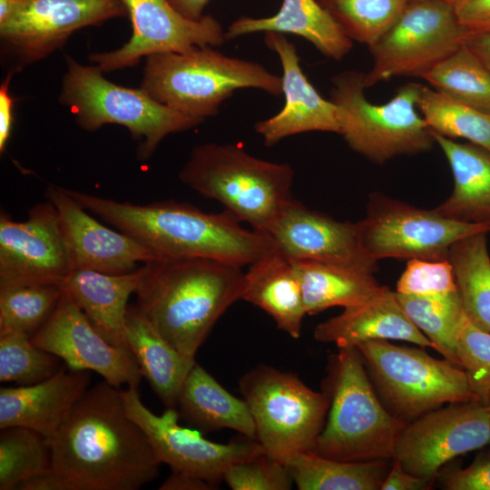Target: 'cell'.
Wrapping results in <instances>:
<instances>
[{
	"instance_id": "ffe728a7",
	"label": "cell",
	"mask_w": 490,
	"mask_h": 490,
	"mask_svg": "<svg viewBox=\"0 0 490 490\" xmlns=\"http://www.w3.org/2000/svg\"><path fill=\"white\" fill-rule=\"evenodd\" d=\"M45 197L58 212L73 270L122 274L159 259L137 240L99 222L65 188L50 184Z\"/></svg>"
},
{
	"instance_id": "5bb4252c",
	"label": "cell",
	"mask_w": 490,
	"mask_h": 490,
	"mask_svg": "<svg viewBox=\"0 0 490 490\" xmlns=\"http://www.w3.org/2000/svg\"><path fill=\"white\" fill-rule=\"evenodd\" d=\"M126 15L122 0H0V37L21 63H34L76 30Z\"/></svg>"
},
{
	"instance_id": "44dd1931",
	"label": "cell",
	"mask_w": 490,
	"mask_h": 490,
	"mask_svg": "<svg viewBox=\"0 0 490 490\" xmlns=\"http://www.w3.org/2000/svg\"><path fill=\"white\" fill-rule=\"evenodd\" d=\"M267 47L274 51L282 68L283 108L274 116L255 124L266 146L307 132L340 134L338 108L324 99L304 74L296 46L280 33H264Z\"/></svg>"
},
{
	"instance_id": "8d00e7d4",
	"label": "cell",
	"mask_w": 490,
	"mask_h": 490,
	"mask_svg": "<svg viewBox=\"0 0 490 490\" xmlns=\"http://www.w3.org/2000/svg\"><path fill=\"white\" fill-rule=\"evenodd\" d=\"M409 0H318L351 40L372 46Z\"/></svg>"
},
{
	"instance_id": "9a60e30c",
	"label": "cell",
	"mask_w": 490,
	"mask_h": 490,
	"mask_svg": "<svg viewBox=\"0 0 490 490\" xmlns=\"http://www.w3.org/2000/svg\"><path fill=\"white\" fill-rule=\"evenodd\" d=\"M490 444V415L478 400L447 404L407 423L394 459L410 474L435 480L455 457Z\"/></svg>"
},
{
	"instance_id": "f546056e",
	"label": "cell",
	"mask_w": 490,
	"mask_h": 490,
	"mask_svg": "<svg viewBox=\"0 0 490 490\" xmlns=\"http://www.w3.org/2000/svg\"><path fill=\"white\" fill-rule=\"evenodd\" d=\"M292 263L307 315L318 314L332 307L345 309L362 304L383 288L373 273L365 270L311 260Z\"/></svg>"
},
{
	"instance_id": "7c38bea8",
	"label": "cell",
	"mask_w": 490,
	"mask_h": 490,
	"mask_svg": "<svg viewBox=\"0 0 490 490\" xmlns=\"http://www.w3.org/2000/svg\"><path fill=\"white\" fill-rule=\"evenodd\" d=\"M468 34L449 0H409L369 47L374 64L364 76L365 87L397 76L421 77L462 46Z\"/></svg>"
},
{
	"instance_id": "e575fe53",
	"label": "cell",
	"mask_w": 490,
	"mask_h": 490,
	"mask_svg": "<svg viewBox=\"0 0 490 490\" xmlns=\"http://www.w3.org/2000/svg\"><path fill=\"white\" fill-rule=\"evenodd\" d=\"M421 78L459 102L490 112V70L466 43Z\"/></svg>"
},
{
	"instance_id": "484cf974",
	"label": "cell",
	"mask_w": 490,
	"mask_h": 490,
	"mask_svg": "<svg viewBox=\"0 0 490 490\" xmlns=\"http://www.w3.org/2000/svg\"><path fill=\"white\" fill-rule=\"evenodd\" d=\"M260 32L301 36L322 54L334 60H341L353 46L352 40L316 0H283L279 12L272 16L238 18L228 26L225 37L230 41Z\"/></svg>"
},
{
	"instance_id": "f35d334b",
	"label": "cell",
	"mask_w": 490,
	"mask_h": 490,
	"mask_svg": "<svg viewBox=\"0 0 490 490\" xmlns=\"http://www.w3.org/2000/svg\"><path fill=\"white\" fill-rule=\"evenodd\" d=\"M56 356L34 345L22 333L0 334V381L29 386L45 380L60 368Z\"/></svg>"
},
{
	"instance_id": "7402d4cb",
	"label": "cell",
	"mask_w": 490,
	"mask_h": 490,
	"mask_svg": "<svg viewBox=\"0 0 490 490\" xmlns=\"http://www.w3.org/2000/svg\"><path fill=\"white\" fill-rule=\"evenodd\" d=\"M89 371L66 365L49 378L29 386L0 388V429L24 426L49 440L55 435L90 384Z\"/></svg>"
},
{
	"instance_id": "277c9868",
	"label": "cell",
	"mask_w": 490,
	"mask_h": 490,
	"mask_svg": "<svg viewBox=\"0 0 490 490\" xmlns=\"http://www.w3.org/2000/svg\"><path fill=\"white\" fill-rule=\"evenodd\" d=\"M326 370L321 391L328 409L311 451L341 461L394 459L407 423L385 407L358 348H338Z\"/></svg>"
},
{
	"instance_id": "ee69618b",
	"label": "cell",
	"mask_w": 490,
	"mask_h": 490,
	"mask_svg": "<svg viewBox=\"0 0 490 490\" xmlns=\"http://www.w3.org/2000/svg\"><path fill=\"white\" fill-rule=\"evenodd\" d=\"M469 34H490V0H449Z\"/></svg>"
},
{
	"instance_id": "52a82bcc",
	"label": "cell",
	"mask_w": 490,
	"mask_h": 490,
	"mask_svg": "<svg viewBox=\"0 0 490 490\" xmlns=\"http://www.w3.org/2000/svg\"><path fill=\"white\" fill-rule=\"evenodd\" d=\"M66 64L60 103L71 109L84 130L108 123L127 128L140 141L141 160L148 159L167 135L202 122L157 102L141 87L126 88L108 81L97 65H82L69 56Z\"/></svg>"
},
{
	"instance_id": "3957f363",
	"label": "cell",
	"mask_w": 490,
	"mask_h": 490,
	"mask_svg": "<svg viewBox=\"0 0 490 490\" xmlns=\"http://www.w3.org/2000/svg\"><path fill=\"white\" fill-rule=\"evenodd\" d=\"M145 264L136 309L180 353L195 358L219 318L240 299L242 268L204 258Z\"/></svg>"
},
{
	"instance_id": "8fae6325",
	"label": "cell",
	"mask_w": 490,
	"mask_h": 490,
	"mask_svg": "<svg viewBox=\"0 0 490 490\" xmlns=\"http://www.w3.org/2000/svg\"><path fill=\"white\" fill-rule=\"evenodd\" d=\"M356 223L363 249L376 261L387 258L448 260L456 241L490 232V222L449 219L435 208H417L378 192L369 195L366 216Z\"/></svg>"
},
{
	"instance_id": "816d5d0a",
	"label": "cell",
	"mask_w": 490,
	"mask_h": 490,
	"mask_svg": "<svg viewBox=\"0 0 490 490\" xmlns=\"http://www.w3.org/2000/svg\"><path fill=\"white\" fill-rule=\"evenodd\" d=\"M486 405H487V407H488V410H489V415H490V397L486 402Z\"/></svg>"
},
{
	"instance_id": "60d3db41",
	"label": "cell",
	"mask_w": 490,
	"mask_h": 490,
	"mask_svg": "<svg viewBox=\"0 0 490 490\" xmlns=\"http://www.w3.org/2000/svg\"><path fill=\"white\" fill-rule=\"evenodd\" d=\"M223 481L232 490H289L294 485L287 465L267 453L232 465Z\"/></svg>"
},
{
	"instance_id": "ba28073f",
	"label": "cell",
	"mask_w": 490,
	"mask_h": 490,
	"mask_svg": "<svg viewBox=\"0 0 490 490\" xmlns=\"http://www.w3.org/2000/svg\"><path fill=\"white\" fill-rule=\"evenodd\" d=\"M364 76L345 71L332 78L329 100L338 108L340 134L348 146L377 163L429 151L435 141L417 113L420 84L409 83L387 103L373 104L364 94Z\"/></svg>"
},
{
	"instance_id": "d6a6232c",
	"label": "cell",
	"mask_w": 490,
	"mask_h": 490,
	"mask_svg": "<svg viewBox=\"0 0 490 490\" xmlns=\"http://www.w3.org/2000/svg\"><path fill=\"white\" fill-rule=\"evenodd\" d=\"M396 295L408 318L430 339L435 349L459 366L456 336L465 314L457 290L428 296Z\"/></svg>"
},
{
	"instance_id": "836d02e7",
	"label": "cell",
	"mask_w": 490,
	"mask_h": 490,
	"mask_svg": "<svg viewBox=\"0 0 490 490\" xmlns=\"http://www.w3.org/2000/svg\"><path fill=\"white\" fill-rule=\"evenodd\" d=\"M428 128L448 138H464L490 152V112L421 85L416 103Z\"/></svg>"
},
{
	"instance_id": "4dcf8cb0",
	"label": "cell",
	"mask_w": 490,
	"mask_h": 490,
	"mask_svg": "<svg viewBox=\"0 0 490 490\" xmlns=\"http://www.w3.org/2000/svg\"><path fill=\"white\" fill-rule=\"evenodd\" d=\"M391 464L388 460L341 461L308 451L287 466L299 490H381Z\"/></svg>"
},
{
	"instance_id": "1f68e13d",
	"label": "cell",
	"mask_w": 490,
	"mask_h": 490,
	"mask_svg": "<svg viewBox=\"0 0 490 490\" xmlns=\"http://www.w3.org/2000/svg\"><path fill=\"white\" fill-rule=\"evenodd\" d=\"M486 232L475 233L450 248L456 290L464 314L476 328L490 333V256Z\"/></svg>"
},
{
	"instance_id": "6da1fadb",
	"label": "cell",
	"mask_w": 490,
	"mask_h": 490,
	"mask_svg": "<svg viewBox=\"0 0 490 490\" xmlns=\"http://www.w3.org/2000/svg\"><path fill=\"white\" fill-rule=\"evenodd\" d=\"M52 470L68 490H138L160 475L161 461L127 414L121 388L89 387L50 439Z\"/></svg>"
},
{
	"instance_id": "7dc6e473",
	"label": "cell",
	"mask_w": 490,
	"mask_h": 490,
	"mask_svg": "<svg viewBox=\"0 0 490 490\" xmlns=\"http://www.w3.org/2000/svg\"><path fill=\"white\" fill-rule=\"evenodd\" d=\"M216 488L202 478L179 472H172L158 487L159 490H212Z\"/></svg>"
},
{
	"instance_id": "ab89813d",
	"label": "cell",
	"mask_w": 490,
	"mask_h": 490,
	"mask_svg": "<svg viewBox=\"0 0 490 490\" xmlns=\"http://www.w3.org/2000/svg\"><path fill=\"white\" fill-rule=\"evenodd\" d=\"M456 351L477 400L486 404L490 397V333L474 326L464 316L456 336Z\"/></svg>"
},
{
	"instance_id": "e0dca14e",
	"label": "cell",
	"mask_w": 490,
	"mask_h": 490,
	"mask_svg": "<svg viewBox=\"0 0 490 490\" xmlns=\"http://www.w3.org/2000/svg\"><path fill=\"white\" fill-rule=\"evenodd\" d=\"M31 339L63 359L68 368L94 371L116 387H138L142 378L130 349L106 340L63 289L55 307Z\"/></svg>"
},
{
	"instance_id": "b9f144b4",
	"label": "cell",
	"mask_w": 490,
	"mask_h": 490,
	"mask_svg": "<svg viewBox=\"0 0 490 490\" xmlns=\"http://www.w3.org/2000/svg\"><path fill=\"white\" fill-rule=\"evenodd\" d=\"M456 291L449 260L411 259L397 283L396 292L405 295H439Z\"/></svg>"
},
{
	"instance_id": "f6af8a7d",
	"label": "cell",
	"mask_w": 490,
	"mask_h": 490,
	"mask_svg": "<svg viewBox=\"0 0 490 490\" xmlns=\"http://www.w3.org/2000/svg\"><path fill=\"white\" fill-rule=\"evenodd\" d=\"M434 480L419 477L406 471L402 464L393 459L381 490H428Z\"/></svg>"
},
{
	"instance_id": "9c48e42d",
	"label": "cell",
	"mask_w": 490,
	"mask_h": 490,
	"mask_svg": "<svg viewBox=\"0 0 490 490\" xmlns=\"http://www.w3.org/2000/svg\"><path fill=\"white\" fill-rule=\"evenodd\" d=\"M356 347L385 407L407 424L445 405L477 400L465 370L446 358L389 340Z\"/></svg>"
},
{
	"instance_id": "2e32d148",
	"label": "cell",
	"mask_w": 490,
	"mask_h": 490,
	"mask_svg": "<svg viewBox=\"0 0 490 490\" xmlns=\"http://www.w3.org/2000/svg\"><path fill=\"white\" fill-rule=\"evenodd\" d=\"M73 271L55 207L36 203L24 221L0 214V287L58 285Z\"/></svg>"
},
{
	"instance_id": "5b68a950",
	"label": "cell",
	"mask_w": 490,
	"mask_h": 490,
	"mask_svg": "<svg viewBox=\"0 0 490 490\" xmlns=\"http://www.w3.org/2000/svg\"><path fill=\"white\" fill-rule=\"evenodd\" d=\"M179 178L201 195L221 203L240 221L266 234L293 200L292 167L255 157L240 143L195 146Z\"/></svg>"
},
{
	"instance_id": "8992f818",
	"label": "cell",
	"mask_w": 490,
	"mask_h": 490,
	"mask_svg": "<svg viewBox=\"0 0 490 490\" xmlns=\"http://www.w3.org/2000/svg\"><path fill=\"white\" fill-rule=\"evenodd\" d=\"M212 47L147 56L141 88L157 102L202 122L217 114L239 89L282 94L281 76L257 62L230 57Z\"/></svg>"
},
{
	"instance_id": "4fadbf2b",
	"label": "cell",
	"mask_w": 490,
	"mask_h": 490,
	"mask_svg": "<svg viewBox=\"0 0 490 490\" xmlns=\"http://www.w3.org/2000/svg\"><path fill=\"white\" fill-rule=\"evenodd\" d=\"M121 393L127 414L172 472L202 478L217 487L230 466L265 453L256 439L249 437L229 443L211 441L200 430L180 426L176 408L166 407L162 415L154 414L142 403L136 387H127Z\"/></svg>"
},
{
	"instance_id": "4316f807",
	"label": "cell",
	"mask_w": 490,
	"mask_h": 490,
	"mask_svg": "<svg viewBox=\"0 0 490 490\" xmlns=\"http://www.w3.org/2000/svg\"><path fill=\"white\" fill-rule=\"evenodd\" d=\"M431 131V130H430ZM450 165L451 195L435 210L466 222H490V152L474 143H461L431 131Z\"/></svg>"
},
{
	"instance_id": "83f0119b",
	"label": "cell",
	"mask_w": 490,
	"mask_h": 490,
	"mask_svg": "<svg viewBox=\"0 0 490 490\" xmlns=\"http://www.w3.org/2000/svg\"><path fill=\"white\" fill-rule=\"evenodd\" d=\"M176 409L201 432L231 429L256 439V428L245 399L230 393L197 362L180 391Z\"/></svg>"
},
{
	"instance_id": "681fc988",
	"label": "cell",
	"mask_w": 490,
	"mask_h": 490,
	"mask_svg": "<svg viewBox=\"0 0 490 490\" xmlns=\"http://www.w3.org/2000/svg\"><path fill=\"white\" fill-rule=\"evenodd\" d=\"M466 44L490 70V34H469Z\"/></svg>"
},
{
	"instance_id": "cb8c5ba5",
	"label": "cell",
	"mask_w": 490,
	"mask_h": 490,
	"mask_svg": "<svg viewBox=\"0 0 490 490\" xmlns=\"http://www.w3.org/2000/svg\"><path fill=\"white\" fill-rule=\"evenodd\" d=\"M146 270L145 263L122 274L75 270L60 287L70 295L106 340L128 348L125 337L128 299L132 293H136Z\"/></svg>"
},
{
	"instance_id": "ac0fdd59",
	"label": "cell",
	"mask_w": 490,
	"mask_h": 490,
	"mask_svg": "<svg viewBox=\"0 0 490 490\" xmlns=\"http://www.w3.org/2000/svg\"><path fill=\"white\" fill-rule=\"evenodd\" d=\"M132 24V34L122 47L93 54L89 59L103 72L137 64L151 54L187 52L197 46H220L227 40L220 22L211 15L200 20L183 16L168 0H122Z\"/></svg>"
},
{
	"instance_id": "d6986e66",
	"label": "cell",
	"mask_w": 490,
	"mask_h": 490,
	"mask_svg": "<svg viewBox=\"0 0 490 490\" xmlns=\"http://www.w3.org/2000/svg\"><path fill=\"white\" fill-rule=\"evenodd\" d=\"M292 261L311 260L374 273L377 261L363 249L356 222L337 220L292 200L269 232Z\"/></svg>"
},
{
	"instance_id": "bcb514c9",
	"label": "cell",
	"mask_w": 490,
	"mask_h": 490,
	"mask_svg": "<svg viewBox=\"0 0 490 490\" xmlns=\"http://www.w3.org/2000/svg\"><path fill=\"white\" fill-rule=\"evenodd\" d=\"M14 72H11L0 87V152H4L11 135L13 127L14 98L9 93L10 81Z\"/></svg>"
},
{
	"instance_id": "f1b7e54d",
	"label": "cell",
	"mask_w": 490,
	"mask_h": 490,
	"mask_svg": "<svg viewBox=\"0 0 490 490\" xmlns=\"http://www.w3.org/2000/svg\"><path fill=\"white\" fill-rule=\"evenodd\" d=\"M125 337L141 374L165 407L176 408L182 385L196 363L174 348L136 309L129 305Z\"/></svg>"
},
{
	"instance_id": "30bf717a",
	"label": "cell",
	"mask_w": 490,
	"mask_h": 490,
	"mask_svg": "<svg viewBox=\"0 0 490 490\" xmlns=\"http://www.w3.org/2000/svg\"><path fill=\"white\" fill-rule=\"evenodd\" d=\"M239 387L265 453L287 465L312 450L328 409L322 391L313 390L291 372L265 364L246 372Z\"/></svg>"
},
{
	"instance_id": "7bdbcfd3",
	"label": "cell",
	"mask_w": 490,
	"mask_h": 490,
	"mask_svg": "<svg viewBox=\"0 0 490 490\" xmlns=\"http://www.w3.org/2000/svg\"><path fill=\"white\" fill-rule=\"evenodd\" d=\"M442 482L447 490H490V456H477L468 466L446 472Z\"/></svg>"
},
{
	"instance_id": "f907efd6",
	"label": "cell",
	"mask_w": 490,
	"mask_h": 490,
	"mask_svg": "<svg viewBox=\"0 0 490 490\" xmlns=\"http://www.w3.org/2000/svg\"><path fill=\"white\" fill-rule=\"evenodd\" d=\"M210 0H168L172 7L191 20H200Z\"/></svg>"
},
{
	"instance_id": "603a6c76",
	"label": "cell",
	"mask_w": 490,
	"mask_h": 490,
	"mask_svg": "<svg viewBox=\"0 0 490 490\" xmlns=\"http://www.w3.org/2000/svg\"><path fill=\"white\" fill-rule=\"evenodd\" d=\"M314 339L337 348L369 340H402L435 349L434 344L408 318L395 291L386 286L369 300L318 324Z\"/></svg>"
},
{
	"instance_id": "d590c367",
	"label": "cell",
	"mask_w": 490,
	"mask_h": 490,
	"mask_svg": "<svg viewBox=\"0 0 490 490\" xmlns=\"http://www.w3.org/2000/svg\"><path fill=\"white\" fill-rule=\"evenodd\" d=\"M0 490L52 469L50 440L24 426L0 429Z\"/></svg>"
},
{
	"instance_id": "d4e9b609",
	"label": "cell",
	"mask_w": 490,
	"mask_h": 490,
	"mask_svg": "<svg viewBox=\"0 0 490 490\" xmlns=\"http://www.w3.org/2000/svg\"><path fill=\"white\" fill-rule=\"evenodd\" d=\"M240 299L265 311L291 338H299L307 315L302 290L292 261L279 250L249 265Z\"/></svg>"
},
{
	"instance_id": "c3c4849f",
	"label": "cell",
	"mask_w": 490,
	"mask_h": 490,
	"mask_svg": "<svg viewBox=\"0 0 490 490\" xmlns=\"http://www.w3.org/2000/svg\"><path fill=\"white\" fill-rule=\"evenodd\" d=\"M16 490H68L64 481L52 469L20 483Z\"/></svg>"
},
{
	"instance_id": "74e56055",
	"label": "cell",
	"mask_w": 490,
	"mask_h": 490,
	"mask_svg": "<svg viewBox=\"0 0 490 490\" xmlns=\"http://www.w3.org/2000/svg\"><path fill=\"white\" fill-rule=\"evenodd\" d=\"M61 293L58 285L0 287V334L31 337L48 318Z\"/></svg>"
},
{
	"instance_id": "7a4b0ae2",
	"label": "cell",
	"mask_w": 490,
	"mask_h": 490,
	"mask_svg": "<svg viewBox=\"0 0 490 490\" xmlns=\"http://www.w3.org/2000/svg\"><path fill=\"white\" fill-rule=\"evenodd\" d=\"M66 191L83 209L137 240L159 258H204L242 268L276 250L269 234L244 229L227 211L207 213L176 201L134 204Z\"/></svg>"
}]
</instances>
